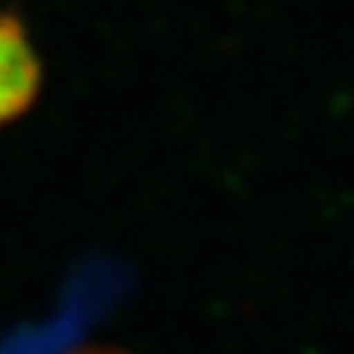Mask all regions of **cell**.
<instances>
[{
    "label": "cell",
    "mask_w": 354,
    "mask_h": 354,
    "mask_svg": "<svg viewBox=\"0 0 354 354\" xmlns=\"http://www.w3.org/2000/svg\"><path fill=\"white\" fill-rule=\"evenodd\" d=\"M41 65L21 21L0 15V124L24 115L36 101Z\"/></svg>",
    "instance_id": "1"
}]
</instances>
